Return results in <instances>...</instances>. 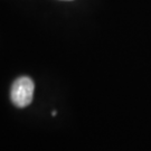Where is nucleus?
I'll list each match as a JSON object with an SVG mask.
<instances>
[{"mask_svg":"<svg viewBox=\"0 0 151 151\" xmlns=\"http://www.w3.org/2000/svg\"><path fill=\"white\" fill-rule=\"evenodd\" d=\"M35 84L30 77L22 76L12 83L10 91L11 102L17 108H26L32 101Z\"/></svg>","mask_w":151,"mask_h":151,"instance_id":"obj_1","label":"nucleus"}]
</instances>
